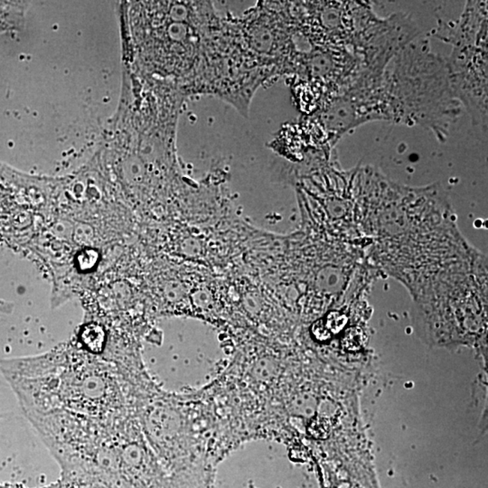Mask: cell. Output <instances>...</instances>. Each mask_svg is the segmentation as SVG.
<instances>
[{"label": "cell", "mask_w": 488, "mask_h": 488, "mask_svg": "<svg viewBox=\"0 0 488 488\" xmlns=\"http://www.w3.org/2000/svg\"><path fill=\"white\" fill-rule=\"evenodd\" d=\"M347 128L370 121L420 126L444 142L460 115L448 80L447 62L431 52L429 41L415 40L382 69L365 70L339 99Z\"/></svg>", "instance_id": "1"}, {"label": "cell", "mask_w": 488, "mask_h": 488, "mask_svg": "<svg viewBox=\"0 0 488 488\" xmlns=\"http://www.w3.org/2000/svg\"><path fill=\"white\" fill-rule=\"evenodd\" d=\"M137 29L143 50L165 70L192 81V92L208 88L226 47V21L212 2H142Z\"/></svg>", "instance_id": "2"}, {"label": "cell", "mask_w": 488, "mask_h": 488, "mask_svg": "<svg viewBox=\"0 0 488 488\" xmlns=\"http://www.w3.org/2000/svg\"><path fill=\"white\" fill-rule=\"evenodd\" d=\"M443 39L452 44L447 67L455 98L472 124L487 127V2L469 1L455 26H444Z\"/></svg>", "instance_id": "3"}, {"label": "cell", "mask_w": 488, "mask_h": 488, "mask_svg": "<svg viewBox=\"0 0 488 488\" xmlns=\"http://www.w3.org/2000/svg\"><path fill=\"white\" fill-rule=\"evenodd\" d=\"M81 340L89 351L99 353L103 349L106 342V332L101 326L90 324L85 326L81 333Z\"/></svg>", "instance_id": "4"}, {"label": "cell", "mask_w": 488, "mask_h": 488, "mask_svg": "<svg viewBox=\"0 0 488 488\" xmlns=\"http://www.w3.org/2000/svg\"><path fill=\"white\" fill-rule=\"evenodd\" d=\"M323 108H324V107H323ZM323 108H322L321 110H319V112H317V113H316V115H321V110H323ZM324 116H325V115H324ZM328 125H326V126H328ZM326 126H325L324 128H325V130H326V131H328V128H326ZM328 135H329V136H330V137H329V140H330L332 142H337V140L335 139V137H334L333 136H331L330 134H328Z\"/></svg>", "instance_id": "5"}]
</instances>
